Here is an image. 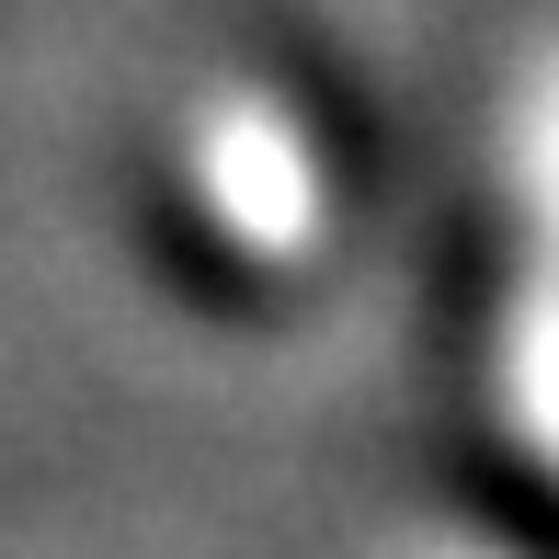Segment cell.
Listing matches in <instances>:
<instances>
[{
    "label": "cell",
    "instance_id": "1",
    "mask_svg": "<svg viewBox=\"0 0 559 559\" xmlns=\"http://www.w3.org/2000/svg\"><path fill=\"white\" fill-rule=\"evenodd\" d=\"M183 160H194L206 228L240 263H309V251L332 240V160H320V138L297 126L286 92H263V81L206 92Z\"/></svg>",
    "mask_w": 559,
    "mask_h": 559
},
{
    "label": "cell",
    "instance_id": "2",
    "mask_svg": "<svg viewBox=\"0 0 559 559\" xmlns=\"http://www.w3.org/2000/svg\"><path fill=\"white\" fill-rule=\"evenodd\" d=\"M502 412H514L525 456L559 479V251L514 263V309H502Z\"/></svg>",
    "mask_w": 559,
    "mask_h": 559
},
{
    "label": "cell",
    "instance_id": "3",
    "mask_svg": "<svg viewBox=\"0 0 559 559\" xmlns=\"http://www.w3.org/2000/svg\"><path fill=\"white\" fill-rule=\"evenodd\" d=\"M514 217H525V251H559V35L525 58V92H514Z\"/></svg>",
    "mask_w": 559,
    "mask_h": 559
}]
</instances>
